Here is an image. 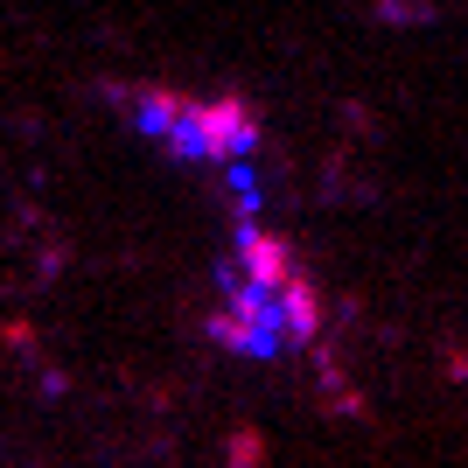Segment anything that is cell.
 <instances>
[{
	"instance_id": "1",
	"label": "cell",
	"mask_w": 468,
	"mask_h": 468,
	"mask_svg": "<svg viewBox=\"0 0 468 468\" xmlns=\"http://www.w3.org/2000/svg\"><path fill=\"white\" fill-rule=\"evenodd\" d=\"M217 287H224V301L210 308V343L231 356H252V364H273V356H287V314H280V287H259V280H245L224 259V273H217Z\"/></svg>"
},
{
	"instance_id": "2",
	"label": "cell",
	"mask_w": 468,
	"mask_h": 468,
	"mask_svg": "<svg viewBox=\"0 0 468 468\" xmlns=\"http://www.w3.org/2000/svg\"><path fill=\"white\" fill-rule=\"evenodd\" d=\"M112 105L126 112L140 140H154L161 154L176 161H196V168H210V133H203V98L176 91V84H119Z\"/></svg>"
},
{
	"instance_id": "3",
	"label": "cell",
	"mask_w": 468,
	"mask_h": 468,
	"mask_svg": "<svg viewBox=\"0 0 468 468\" xmlns=\"http://www.w3.org/2000/svg\"><path fill=\"white\" fill-rule=\"evenodd\" d=\"M203 133H210V168L252 161L259 154V112H252V98H238V91L203 98Z\"/></svg>"
},
{
	"instance_id": "4",
	"label": "cell",
	"mask_w": 468,
	"mask_h": 468,
	"mask_svg": "<svg viewBox=\"0 0 468 468\" xmlns=\"http://www.w3.org/2000/svg\"><path fill=\"white\" fill-rule=\"evenodd\" d=\"M231 266H238L245 280H259V287H287V280H301V259H293V245H287V238H273V231H259L252 217L238 224Z\"/></svg>"
}]
</instances>
